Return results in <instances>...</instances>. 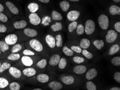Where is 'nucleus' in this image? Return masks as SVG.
I'll list each match as a JSON object with an SVG mask.
<instances>
[{"mask_svg": "<svg viewBox=\"0 0 120 90\" xmlns=\"http://www.w3.org/2000/svg\"><path fill=\"white\" fill-rule=\"evenodd\" d=\"M81 53H82V54L83 56L87 58V59H89L92 58L93 57V55L92 53L89 52V51L88 50H87L86 49L82 50Z\"/></svg>", "mask_w": 120, "mask_h": 90, "instance_id": "nucleus-43", "label": "nucleus"}, {"mask_svg": "<svg viewBox=\"0 0 120 90\" xmlns=\"http://www.w3.org/2000/svg\"><path fill=\"white\" fill-rule=\"evenodd\" d=\"M120 49V47L119 44H115L112 45V47H110V48L109 50L108 54L109 55H115L116 53L118 52L119 51Z\"/></svg>", "mask_w": 120, "mask_h": 90, "instance_id": "nucleus-26", "label": "nucleus"}, {"mask_svg": "<svg viewBox=\"0 0 120 90\" xmlns=\"http://www.w3.org/2000/svg\"><path fill=\"white\" fill-rule=\"evenodd\" d=\"M69 1H72V2H78V1H79V0H69Z\"/></svg>", "mask_w": 120, "mask_h": 90, "instance_id": "nucleus-57", "label": "nucleus"}, {"mask_svg": "<svg viewBox=\"0 0 120 90\" xmlns=\"http://www.w3.org/2000/svg\"><path fill=\"white\" fill-rule=\"evenodd\" d=\"M63 29L62 24L60 22H57L53 24V25H51V29L53 31H61Z\"/></svg>", "mask_w": 120, "mask_h": 90, "instance_id": "nucleus-34", "label": "nucleus"}, {"mask_svg": "<svg viewBox=\"0 0 120 90\" xmlns=\"http://www.w3.org/2000/svg\"><path fill=\"white\" fill-rule=\"evenodd\" d=\"M86 86L88 90H96V85L90 80H89L86 82Z\"/></svg>", "mask_w": 120, "mask_h": 90, "instance_id": "nucleus-40", "label": "nucleus"}, {"mask_svg": "<svg viewBox=\"0 0 120 90\" xmlns=\"http://www.w3.org/2000/svg\"><path fill=\"white\" fill-rule=\"evenodd\" d=\"M71 49L73 52H75L77 53H78V54H80L82 52V50L80 47L75 45H72L71 47Z\"/></svg>", "mask_w": 120, "mask_h": 90, "instance_id": "nucleus-48", "label": "nucleus"}, {"mask_svg": "<svg viewBox=\"0 0 120 90\" xmlns=\"http://www.w3.org/2000/svg\"><path fill=\"white\" fill-rule=\"evenodd\" d=\"M37 73L36 70L34 67H28L23 69L22 71V73L24 76L27 77H31L35 76Z\"/></svg>", "mask_w": 120, "mask_h": 90, "instance_id": "nucleus-11", "label": "nucleus"}, {"mask_svg": "<svg viewBox=\"0 0 120 90\" xmlns=\"http://www.w3.org/2000/svg\"><path fill=\"white\" fill-rule=\"evenodd\" d=\"M61 81L65 85H70L74 83V78L72 76H66L63 77L61 79Z\"/></svg>", "mask_w": 120, "mask_h": 90, "instance_id": "nucleus-20", "label": "nucleus"}, {"mask_svg": "<svg viewBox=\"0 0 120 90\" xmlns=\"http://www.w3.org/2000/svg\"><path fill=\"white\" fill-rule=\"evenodd\" d=\"M90 42L87 38H82L80 42V47L81 49H87L90 47Z\"/></svg>", "mask_w": 120, "mask_h": 90, "instance_id": "nucleus-22", "label": "nucleus"}, {"mask_svg": "<svg viewBox=\"0 0 120 90\" xmlns=\"http://www.w3.org/2000/svg\"><path fill=\"white\" fill-rule=\"evenodd\" d=\"M59 5L61 9H62V10L64 12H66L67 11H68L70 7V3H69L68 1H65V0L61 1L59 3Z\"/></svg>", "mask_w": 120, "mask_h": 90, "instance_id": "nucleus-27", "label": "nucleus"}, {"mask_svg": "<svg viewBox=\"0 0 120 90\" xmlns=\"http://www.w3.org/2000/svg\"><path fill=\"white\" fill-rule=\"evenodd\" d=\"M19 38L17 35L15 34H10L5 37L4 40L5 43L9 46L14 45L17 43Z\"/></svg>", "mask_w": 120, "mask_h": 90, "instance_id": "nucleus-4", "label": "nucleus"}, {"mask_svg": "<svg viewBox=\"0 0 120 90\" xmlns=\"http://www.w3.org/2000/svg\"><path fill=\"white\" fill-rule=\"evenodd\" d=\"M21 56L19 53H11L7 57V59L11 61H16L21 59Z\"/></svg>", "mask_w": 120, "mask_h": 90, "instance_id": "nucleus-24", "label": "nucleus"}, {"mask_svg": "<svg viewBox=\"0 0 120 90\" xmlns=\"http://www.w3.org/2000/svg\"><path fill=\"white\" fill-rule=\"evenodd\" d=\"M22 54L24 56H34L35 55V53H34V51L31 50L30 49H24V50L23 51Z\"/></svg>", "mask_w": 120, "mask_h": 90, "instance_id": "nucleus-45", "label": "nucleus"}, {"mask_svg": "<svg viewBox=\"0 0 120 90\" xmlns=\"http://www.w3.org/2000/svg\"><path fill=\"white\" fill-rule=\"evenodd\" d=\"M118 36L117 33L115 30H109L106 36V41L108 43H112L115 41Z\"/></svg>", "mask_w": 120, "mask_h": 90, "instance_id": "nucleus-5", "label": "nucleus"}, {"mask_svg": "<svg viewBox=\"0 0 120 90\" xmlns=\"http://www.w3.org/2000/svg\"><path fill=\"white\" fill-rule=\"evenodd\" d=\"M98 23L102 30H107L109 25V20L108 16L105 14H101L98 18Z\"/></svg>", "mask_w": 120, "mask_h": 90, "instance_id": "nucleus-1", "label": "nucleus"}, {"mask_svg": "<svg viewBox=\"0 0 120 90\" xmlns=\"http://www.w3.org/2000/svg\"><path fill=\"white\" fill-rule=\"evenodd\" d=\"M74 72L78 74H83L87 71V67L85 65H77L73 68Z\"/></svg>", "mask_w": 120, "mask_h": 90, "instance_id": "nucleus-17", "label": "nucleus"}, {"mask_svg": "<svg viewBox=\"0 0 120 90\" xmlns=\"http://www.w3.org/2000/svg\"><path fill=\"white\" fill-rule=\"evenodd\" d=\"M114 28H115L116 32H120V22H117L114 25Z\"/></svg>", "mask_w": 120, "mask_h": 90, "instance_id": "nucleus-51", "label": "nucleus"}, {"mask_svg": "<svg viewBox=\"0 0 120 90\" xmlns=\"http://www.w3.org/2000/svg\"><path fill=\"white\" fill-rule=\"evenodd\" d=\"M112 64L114 66L116 67H118V66L120 65V57L119 56L115 57L112 59L111 60Z\"/></svg>", "mask_w": 120, "mask_h": 90, "instance_id": "nucleus-44", "label": "nucleus"}, {"mask_svg": "<svg viewBox=\"0 0 120 90\" xmlns=\"http://www.w3.org/2000/svg\"><path fill=\"white\" fill-rule=\"evenodd\" d=\"M60 56L58 54H54L50 58L49 60V64L51 66H56L59 63V60L60 59Z\"/></svg>", "mask_w": 120, "mask_h": 90, "instance_id": "nucleus-16", "label": "nucleus"}, {"mask_svg": "<svg viewBox=\"0 0 120 90\" xmlns=\"http://www.w3.org/2000/svg\"><path fill=\"white\" fill-rule=\"evenodd\" d=\"M7 31V27L3 24L0 23V33H5Z\"/></svg>", "mask_w": 120, "mask_h": 90, "instance_id": "nucleus-49", "label": "nucleus"}, {"mask_svg": "<svg viewBox=\"0 0 120 90\" xmlns=\"http://www.w3.org/2000/svg\"><path fill=\"white\" fill-rule=\"evenodd\" d=\"M33 90H43L41 89H40V88H36V89H34Z\"/></svg>", "mask_w": 120, "mask_h": 90, "instance_id": "nucleus-56", "label": "nucleus"}, {"mask_svg": "<svg viewBox=\"0 0 120 90\" xmlns=\"http://www.w3.org/2000/svg\"><path fill=\"white\" fill-rule=\"evenodd\" d=\"M29 20L32 25H38L41 23V19L38 14L36 13H31L29 15Z\"/></svg>", "mask_w": 120, "mask_h": 90, "instance_id": "nucleus-7", "label": "nucleus"}, {"mask_svg": "<svg viewBox=\"0 0 120 90\" xmlns=\"http://www.w3.org/2000/svg\"><path fill=\"white\" fill-rule=\"evenodd\" d=\"M67 65V60L65 58H61L58 63V67L60 69H64Z\"/></svg>", "mask_w": 120, "mask_h": 90, "instance_id": "nucleus-38", "label": "nucleus"}, {"mask_svg": "<svg viewBox=\"0 0 120 90\" xmlns=\"http://www.w3.org/2000/svg\"><path fill=\"white\" fill-rule=\"evenodd\" d=\"M63 52L65 55H66L68 57L72 56L74 54L73 51L71 49L69 48L68 47H67V46H65V47H63Z\"/></svg>", "mask_w": 120, "mask_h": 90, "instance_id": "nucleus-37", "label": "nucleus"}, {"mask_svg": "<svg viewBox=\"0 0 120 90\" xmlns=\"http://www.w3.org/2000/svg\"><path fill=\"white\" fill-rule=\"evenodd\" d=\"M28 8L31 13H36L38 10L39 5L35 2H31L28 4Z\"/></svg>", "mask_w": 120, "mask_h": 90, "instance_id": "nucleus-21", "label": "nucleus"}, {"mask_svg": "<svg viewBox=\"0 0 120 90\" xmlns=\"http://www.w3.org/2000/svg\"><path fill=\"white\" fill-rule=\"evenodd\" d=\"M22 63L23 65L26 67H31L34 64V60L31 56H23L21 58Z\"/></svg>", "mask_w": 120, "mask_h": 90, "instance_id": "nucleus-10", "label": "nucleus"}, {"mask_svg": "<svg viewBox=\"0 0 120 90\" xmlns=\"http://www.w3.org/2000/svg\"><path fill=\"white\" fill-rule=\"evenodd\" d=\"M5 5L9 9L11 13L13 15H18L19 14V10L17 7L13 3L10 1H7L5 2Z\"/></svg>", "mask_w": 120, "mask_h": 90, "instance_id": "nucleus-9", "label": "nucleus"}, {"mask_svg": "<svg viewBox=\"0 0 120 90\" xmlns=\"http://www.w3.org/2000/svg\"><path fill=\"white\" fill-rule=\"evenodd\" d=\"M85 27V32L88 35L93 34L95 30V23L92 20H88L86 22Z\"/></svg>", "mask_w": 120, "mask_h": 90, "instance_id": "nucleus-2", "label": "nucleus"}, {"mask_svg": "<svg viewBox=\"0 0 120 90\" xmlns=\"http://www.w3.org/2000/svg\"><path fill=\"white\" fill-rule=\"evenodd\" d=\"M45 42L50 48L53 49L56 47L55 38L51 35H47L45 37Z\"/></svg>", "mask_w": 120, "mask_h": 90, "instance_id": "nucleus-12", "label": "nucleus"}, {"mask_svg": "<svg viewBox=\"0 0 120 90\" xmlns=\"http://www.w3.org/2000/svg\"><path fill=\"white\" fill-rule=\"evenodd\" d=\"M23 49V46L21 44L16 43L15 44L12 45V47L11 49V53H19Z\"/></svg>", "mask_w": 120, "mask_h": 90, "instance_id": "nucleus-31", "label": "nucleus"}, {"mask_svg": "<svg viewBox=\"0 0 120 90\" xmlns=\"http://www.w3.org/2000/svg\"><path fill=\"white\" fill-rule=\"evenodd\" d=\"M9 85V82L7 78L3 77H0V89H5L8 87Z\"/></svg>", "mask_w": 120, "mask_h": 90, "instance_id": "nucleus-25", "label": "nucleus"}, {"mask_svg": "<svg viewBox=\"0 0 120 90\" xmlns=\"http://www.w3.org/2000/svg\"><path fill=\"white\" fill-rule=\"evenodd\" d=\"M23 33H24L25 36L28 37L33 38L34 37L37 36L38 32L35 29L30 28V27H26L24 28L23 30Z\"/></svg>", "mask_w": 120, "mask_h": 90, "instance_id": "nucleus-13", "label": "nucleus"}, {"mask_svg": "<svg viewBox=\"0 0 120 90\" xmlns=\"http://www.w3.org/2000/svg\"><path fill=\"white\" fill-rule=\"evenodd\" d=\"M47 63L48 62H47V60L46 59L43 58L37 62V64H36V66L38 67H39V69H44L47 65Z\"/></svg>", "mask_w": 120, "mask_h": 90, "instance_id": "nucleus-36", "label": "nucleus"}, {"mask_svg": "<svg viewBox=\"0 0 120 90\" xmlns=\"http://www.w3.org/2000/svg\"><path fill=\"white\" fill-rule=\"evenodd\" d=\"M98 75V71L94 68H92L87 71L86 73V78L87 80H90L93 79Z\"/></svg>", "mask_w": 120, "mask_h": 90, "instance_id": "nucleus-15", "label": "nucleus"}, {"mask_svg": "<svg viewBox=\"0 0 120 90\" xmlns=\"http://www.w3.org/2000/svg\"><path fill=\"white\" fill-rule=\"evenodd\" d=\"M1 53H2V52H1V51H0V55H1Z\"/></svg>", "mask_w": 120, "mask_h": 90, "instance_id": "nucleus-59", "label": "nucleus"}, {"mask_svg": "<svg viewBox=\"0 0 120 90\" xmlns=\"http://www.w3.org/2000/svg\"><path fill=\"white\" fill-rule=\"evenodd\" d=\"M56 44L58 47H60L63 46V41L62 36L60 34H58L56 36Z\"/></svg>", "mask_w": 120, "mask_h": 90, "instance_id": "nucleus-35", "label": "nucleus"}, {"mask_svg": "<svg viewBox=\"0 0 120 90\" xmlns=\"http://www.w3.org/2000/svg\"><path fill=\"white\" fill-rule=\"evenodd\" d=\"M51 18L48 16H45L43 18L42 20H41V23L44 26H47L49 24V23L51 22Z\"/></svg>", "mask_w": 120, "mask_h": 90, "instance_id": "nucleus-42", "label": "nucleus"}, {"mask_svg": "<svg viewBox=\"0 0 120 90\" xmlns=\"http://www.w3.org/2000/svg\"><path fill=\"white\" fill-rule=\"evenodd\" d=\"M76 29H77V34L79 35H83L84 34L85 27L84 26H83L82 24H78Z\"/></svg>", "mask_w": 120, "mask_h": 90, "instance_id": "nucleus-41", "label": "nucleus"}, {"mask_svg": "<svg viewBox=\"0 0 120 90\" xmlns=\"http://www.w3.org/2000/svg\"><path fill=\"white\" fill-rule=\"evenodd\" d=\"M114 78L116 82L120 83V72H116L114 75Z\"/></svg>", "mask_w": 120, "mask_h": 90, "instance_id": "nucleus-50", "label": "nucleus"}, {"mask_svg": "<svg viewBox=\"0 0 120 90\" xmlns=\"http://www.w3.org/2000/svg\"><path fill=\"white\" fill-rule=\"evenodd\" d=\"M9 47L4 41H0V51L1 52L4 53L8 51L9 50Z\"/></svg>", "mask_w": 120, "mask_h": 90, "instance_id": "nucleus-30", "label": "nucleus"}, {"mask_svg": "<svg viewBox=\"0 0 120 90\" xmlns=\"http://www.w3.org/2000/svg\"><path fill=\"white\" fill-rule=\"evenodd\" d=\"M1 62H0V67H1Z\"/></svg>", "mask_w": 120, "mask_h": 90, "instance_id": "nucleus-58", "label": "nucleus"}, {"mask_svg": "<svg viewBox=\"0 0 120 90\" xmlns=\"http://www.w3.org/2000/svg\"><path fill=\"white\" fill-rule=\"evenodd\" d=\"M80 15V12L78 10H71L67 14V18L69 21L73 22L76 21Z\"/></svg>", "mask_w": 120, "mask_h": 90, "instance_id": "nucleus-8", "label": "nucleus"}, {"mask_svg": "<svg viewBox=\"0 0 120 90\" xmlns=\"http://www.w3.org/2000/svg\"><path fill=\"white\" fill-rule=\"evenodd\" d=\"M49 87L52 90H60L63 88V85L57 81H52L49 84Z\"/></svg>", "mask_w": 120, "mask_h": 90, "instance_id": "nucleus-19", "label": "nucleus"}, {"mask_svg": "<svg viewBox=\"0 0 120 90\" xmlns=\"http://www.w3.org/2000/svg\"><path fill=\"white\" fill-rule=\"evenodd\" d=\"M11 67V65L9 62H4L1 63V67H0V73H2L5 71L9 70Z\"/></svg>", "mask_w": 120, "mask_h": 90, "instance_id": "nucleus-29", "label": "nucleus"}, {"mask_svg": "<svg viewBox=\"0 0 120 90\" xmlns=\"http://www.w3.org/2000/svg\"><path fill=\"white\" fill-rule=\"evenodd\" d=\"M8 86L10 90H20L21 89V86L20 84L16 82H10Z\"/></svg>", "mask_w": 120, "mask_h": 90, "instance_id": "nucleus-32", "label": "nucleus"}, {"mask_svg": "<svg viewBox=\"0 0 120 90\" xmlns=\"http://www.w3.org/2000/svg\"><path fill=\"white\" fill-rule=\"evenodd\" d=\"M0 21L2 23H6L8 21V17L3 12H0Z\"/></svg>", "mask_w": 120, "mask_h": 90, "instance_id": "nucleus-47", "label": "nucleus"}, {"mask_svg": "<svg viewBox=\"0 0 120 90\" xmlns=\"http://www.w3.org/2000/svg\"><path fill=\"white\" fill-rule=\"evenodd\" d=\"M73 60L77 64H81L85 62V59L82 57L80 56H74L73 58Z\"/></svg>", "mask_w": 120, "mask_h": 90, "instance_id": "nucleus-46", "label": "nucleus"}, {"mask_svg": "<svg viewBox=\"0 0 120 90\" xmlns=\"http://www.w3.org/2000/svg\"><path fill=\"white\" fill-rule=\"evenodd\" d=\"M114 2H116V3H119L120 2V0H112Z\"/></svg>", "mask_w": 120, "mask_h": 90, "instance_id": "nucleus-55", "label": "nucleus"}, {"mask_svg": "<svg viewBox=\"0 0 120 90\" xmlns=\"http://www.w3.org/2000/svg\"><path fill=\"white\" fill-rule=\"evenodd\" d=\"M109 11L110 14L112 15H117L120 14V8L117 5H111L109 9Z\"/></svg>", "mask_w": 120, "mask_h": 90, "instance_id": "nucleus-23", "label": "nucleus"}, {"mask_svg": "<svg viewBox=\"0 0 120 90\" xmlns=\"http://www.w3.org/2000/svg\"><path fill=\"white\" fill-rule=\"evenodd\" d=\"M93 45L96 49L100 50L104 47L105 43L102 39H96L93 41Z\"/></svg>", "mask_w": 120, "mask_h": 90, "instance_id": "nucleus-28", "label": "nucleus"}, {"mask_svg": "<svg viewBox=\"0 0 120 90\" xmlns=\"http://www.w3.org/2000/svg\"><path fill=\"white\" fill-rule=\"evenodd\" d=\"M37 80L41 83H46L48 82L49 80V76L47 74L45 73H41L37 75L36 77Z\"/></svg>", "mask_w": 120, "mask_h": 90, "instance_id": "nucleus-18", "label": "nucleus"}, {"mask_svg": "<svg viewBox=\"0 0 120 90\" xmlns=\"http://www.w3.org/2000/svg\"><path fill=\"white\" fill-rule=\"evenodd\" d=\"M4 11V7L2 3H0V12H3Z\"/></svg>", "mask_w": 120, "mask_h": 90, "instance_id": "nucleus-52", "label": "nucleus"}, {"mask_svg": "<svg viewBox=\"0 0 120 90\" xmlns=\"http://www.w3.org/2000/svg\"><path fill=\"white\" fill-rule=\"evenodd\" d=\"M28 25L27 22L24 20L15 21L13 23V27L16 29H23L26 27Z\"/></svg>", "mask_w": 120, "mask_h": 90, "instance_id": "nucleus-14", "label": "nucleus"}, {"mask_svg": "<svg viewBox=\"0 0 120 90\" xmlns=\"http://www.w3.org/2000/svg\"><path fill=\"white\" fill-rule=\"evenodd\" d=\"M8 72L11 76L15 79H19L22 76V71L15 67H11L8 70Z\"/></svg>", "mask_w": 120, "mask_h": 90, "instance_id": "nucleus-6", "label": "nucleus"}, {"mask_svg": "<svg viewBox=\"0 0 120 90\" xmlns=\"http://www.w3.org/2000/svg\"><path fill=\"white\" fill-rule=\"evenodd\" d=\"M52 19L55 21H60L63 19V16L61 15V14L56 10L52 11Z\"/></svg>", "mask_w": 120, "mask_h": 90, "instance_id": "nucleus-33", "label": "nucleus"}, {"mask_svg": "<svg viewBox=\"0 0 120 90\" xmlns=\"http://www.w3.org/2000/svg\"><path fill=\"white\" fill-rule=\"evenodd\" d=\"M110 90H120V89L119 87H113L111 88Z\"/></svg>", "mask_w": 120, "mask_h": 90, "instance_id": "nucleus-54", "label": "nucleus"}, {"mask_svg": "<svg viewBox=\"0 0 120 90\" xmlns=\"http://www.w3.org/2000/svg\"><path fill=\"white\" fill-rule=\"evenodd\" d=\"M29 45L36 52H41L43 50V46L41 43L37 39H32L29 41Z\"/></svg>", "mask_w": 120, "mask_h": 90, "instance_id": "nucleus-3", "label": "nucleus"}, {"mask_svg": "<svg viewBox=\"0 0 120 90\" xmlns=\"http://www.w3.org/2000/svg\"><path fill=\"white\" fill-rule=\"evenodd\" d=\"M38 1H39V2L43 3H48L50 0H38Z\"/></svg>", "mask_w": 120, "mask_h": 90, "instance_id": "nucleus-53", "label": "nucleus"}, {"mask_svg": "<svg viewBox=\"0 0 120 90\" xmlns=\"http://www.w3.org/2000/svg\"><path fill=\"white\" fill-rule=\"evenodd\" d=\"M78 25V23L77 21L72 22L70 24H69L68 26V30L70 32H72L75 29L77 28Z\"/></svg>", "mask_w": 120, "mask_h": 90, "instance_id": "nucleus-39", "label": "nucleus"}]
</instances>
